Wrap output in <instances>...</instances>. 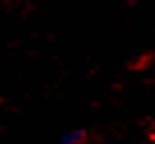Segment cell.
Listing matches in <instances>:
<instances>
[{"label": "cell", "mask_w": 155, "mask_h": 144, "mask_svg": "<svg viewBox=\"0 0 155 144\" xmlns=\"http://www.w3.org/2000/svg\"><path fill=\"white\" fill-rule=\"evenodd\" d=\"M0 144H2V142H0Z\"/></svg>", "instance_id": "3"}, {"label": "cell", "mask_w": 155, "mask_h": 144, "mask_svg": "<svg viewBox=\"0 0 155 144\" xmlns=\"http://www.w3.org/2000/svg\"><path fill=\"white\" fill-rule=\"evenodd\" d=\"M81 139H84V132L81 130H70L60 137V144H81Z\"/></svg>", "instance_id": "1"}, {"label": "cell", "mask_w": 155, "mask_h": 144, "mask_svg": "<svg viewBox=\"0 0 155 144\" xmlns=\"http://www.w3.org/2000/svg\"><path fill=\"white\" fill-rule=\"evenodd\" d=\"M153 144H155V139H153Z\"/></svg>", "instance_id": "2"}]
</instances>
